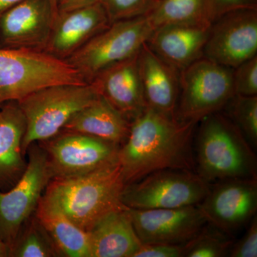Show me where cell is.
Returning a JSON list of instances; mask_svg holds the SVG:
<instances>
[{"instance_id": "1", "label": "cell", "mask_w": 257, "mask_h": 257, "mask_svg": "<svg viewBox=\"0 0 257 257\" xmlns=\"http://www.w3.org/2000/svg\"><path fill=\"white\" fill-rule=\"evenodd\" d=\"M197 124L147 107L130 124L127 139L118 152L125 184L157 171H192L195 165L192 143Z\"/></svg>"}, {"instance_id": "2", "label": "cell", "mask_w": 257, "mask_h": 257, "mask_svg": "<svg viewBox=\"0 0 257 257\" xmlns=\"http://www.w3.org/2000/svg\"><path fill=\"white\" fill-rule=\"evenodd\" d=\"M125 185L116 161L85 175L52 178L40 201L88 232L108 213L126 208L121 201Z\"/></svg>"}, {"instance_id": "3", "label": "cell", "mask_w": 257, "mask_h": 257, "mask_svg": "<svg viewBox=\"0 0 257 257\" xmlns=\"http://www.w3.org/2000/svg\"><path fill=\"white\" fill-rule=\"evenodd\" d=\"M201 121L195 147L198 175L209 183L256 178L253 148L231 120L218 111Z\"/></svg>"}, {"instance_id": "4", "label": "cell", "mask_w": 257, "mask_h": 257, "mask_svg": "<svg viewBox=\"0 0 257 257\" xmlns=\"http://www.w3.org/2000/svg\"><path fill=\"white\" fill-rule=\"evenodd\" d=\"M99 94L91 84L48 86L17 101L25 116L23 153L36 142L55 138L69 120Z\"/></svg>"}, {"instance_id": "5", "label": "cell", "mask_w": 257, "mask_h": 257, "mask_svg": "<svg viewBox=\"0 0 257 257\" xmlns=\"http://www.w3.org/2000/svg\"><path fill=\"white\" fill-rule=\"evenodd\" d=\"M62 84L88 83L65 60L46 52L0 47V106Z\"/></svg>"}, {"instance_id": "6", "label": "cell", "mask_w": 257, "mask_h": 257, "mask_svg": "<svg viewBox=\"0 0 257 257\" xmlns=\"http://www.w3.org/2000/svg\"><path fill=\"white\" fill-rule=\"evenodd\" d=\"M153 32L146 16L115 22L65 61L89 84L106 69L138 55Z\"/></svg>"}, {"instance_id": "7", "label": "cell", "mask_w": 257, "mask_h": 257, "mask_svg": "<svg viewBox=\"0 0 257 257\" xmlns=\"http://www.w3.org/2000/svg\"><path fill=\"white\" fill-rule=\"evenodd\" d=\"M234 69L206 57L179 72V93L175 116L181 121L198 123L220 111L235 96Z\"/></svg>"}, {"instance_id": "8", "label": "cell", "mask_w": 257, "mask_h": 257, "mask_svg": "<svg viewBox=\"0 0 257 257\" xmlns=\"http://www.w3.org/2000/svg\"><path fill=\"white\" fill-rule=\"evenodd\" d=\"M210 188L191 170H160L125 185L121 201L128 209H175L199 204Z\"/></svg>"}, {"instance_id": "9", "label": "cell", "mask_w": 257, "mask_h": 257, "mask_svg": "<svg viewBox=\"0 0 257 257\" xmlns=\"http://www.w3.org/2000/svg\"><path fill=\"white\" fill-rule=\"evenodd\" d=\"M52 178L45 150L32 147L26 168L17 184L9 192H0V240L10 250Z\"/></svg>"}, {"instance_id": "10", "label": "cell", "mask_w": 257, "mask_h": 257, "mask_svg": "<svg viewBox=\"0 0 257 257\" xmlns=\"http://www.w3.org/2000/svg\"><path fill=\"white\" fill-rule=\"evenodd\" d=\"M257 55V10H234L210 27L203 57L235 69Z\"/></svg>"}, {"instance_id": "11", "label": "cell", "mask_w": 257, "mask_h": 257, "mask_svg": "<svg viewBox=\"0 0 257 257\" xmlns=\"http://www.w3.org/2000/svg\"><path fill=\"white\" fill-rule=\"evenodd\" d=\"M45 147L53 178L77 177L118 161L119 147L99 139L62 133Z\"/></svg>"}, {"instance_id": "12", "label": "cell", "mask_w": 257, "mask_h": 257, "mask_svg": "<svg viewBox=\"0 0 257 257\" xmlns=\"http://www.w3.org/2000/svg\"><path fill=\"white\" fill-rule=\"evenodd\" d=\"M198 206L207 224L231 235L256 214V178L218 182Z\"/></svg>"}, {"instance_id": "13", "label": "cell", "mask_w": 257, "mask_h": 257, "mask_svg": "<svg viewBox=\"0 0 257 257\" xmlns=\"http://www.w3.org/2000/svg\"><path fill=\"white\" fill-rule=\"evenodd\" d=\"M143 244H184L207 224L197 205L175 209H128Z\"/></svg>"}, {"instance_id": "14", "label": "cell", "mask_w": 257, "mask_h": 257, "mask_svg": "<svg viewBox=\"0 0 257 257\" xmlns=\"http://www.w3.org/2000/svg\"><path fill=\"white\" fill-rule=\"evenodd\" d=\"M55 18L50 0H23L0 16V47L44 52Z\"/></svg>"}, {"instance_id": "15", "label": "cell", "mask_w": 257, "mask_h": 257, "mask_svg": "<svg viewBox=\"0 0 257 257\" xmlns=\"http://www.w3.org/2000/svg\"><path fill=\"white\" fill-rule=\"evenodd\" d=\"M109 25L101 3L59 13L44 52L66 60Z\"/></svg>"}, {"instance_id": "16", "label": "cell", "mask_w": 257, "mask_h": 257, "mask_svg": "<svg viewBox=\"0 0 257 257\" xmlns=\"http://www.w3.org/2000/svg\"><path fill=\"white\" fill-rule=\"evenodd\" d=\"M138 55L109 67L89 83L130 124L147 108L139 72Z\"/></svg>"}, {"instance_id": "17", "label": "cell", "mask_w": 257, "mask_h": 257, "mask_svg": "<svg viewBox=\"0 0 257 257\" xmlns=\"http://www.w3.org/2000/svg\"><path fill=\"white\" fill-rule=\"evenodd\" d=\"M211 25L163 27L155 30L146 43L179 72L204 56Z\"/></svg>"}, {"instance_id": "18", "label": "cell", "mask_w": 257, "mask_h": 257, "mask_svg": "<svg viewBox=\"0 0 257 257\" xmlns=\"http://www.w3.org/2000/svg\"><path fill=\"white\" fill-rule=\"evenodd\" d=\"M139 72L147 107L175 116L179 72L157 55L146 42L138 55Z\"/></svg>"}, {"instance_id": "19", "label": "cell", "mask_w": 257, "mask_h": 257, "mask_svg": "<svg viewBox=\"0 0 257 257\" xmlns=\"http://www.w3.org/2000/svg\"><path fill=\"white\" fill-rule=\"evenodd\" d=\"M88 234L91 257H134L143 245L134 228L128 208L108 213Z\"/></svg>"}, {"instance_id": "20", "label": "cell", "mask_w": 257, "mask_h": 257, "mask_svg": "<svg viewBox=\"0 0 257 257\" xmlns=\"http://www.w3.org/2000/svg\"><path fill=\"white\" fill-rule=\"evenodd\" d=\"M130 122L99 95L74 115L61 133L82 134L119 147L130 133Z\"/></svg>"}, {"instance_id": "21", "label": "cell", "mask_w": 257, "mask_h": 257, "mask_svg": "<svg viewBox=\"0 0 257 257\" xmlns=\"http://www.w3.org/2000/svg\"><path fill=\"white\" fill-rule=\"evenodd\" d=\"M25 116L17 101L0 106V184L20 179L27 163L23 159Z\"/></svg>"}, {"instance_id": "22", "label": "cell", "mask_w": 257, "mask_h": 257, "mask_svg": "<svg viewBox=\"0 0 257 257\" xmlns=\"http://www.w3.org/2000/svg\"><path fill=\"white\" fill-rule=\"evenodd\" d=\"M35 213V217L50 236L60 256L91 257L87 231L40 200Z\"/></svg>"}, {"instance_id": "23", "label": "cell", "mask_w": 257, "mask_h": 257, "mask_svg": "<svg viewBox=\"0 0 257 257\" xmlns=\"http://www.w3.org/2000/svg\"><path fill=\"white\" fill-rule=\"evenodd\" d=\"M154 31L172 25H211L208 0H157L145 15Z\"/></svg>"}, {"instance_id": "24", "label": "cell", "mask_w": 257, "mask_h": 257, "mask_svg": "<svg viewBox=\"0 0 257 257\" xmlns=\"http://www.w3.org/2000/svg\"><path fill=\"white\" fill-rule=\"evenodd\" d=\"M60 256L50 236L36 217L32 219L26 229L19 234L10 256Z\"/></svg>"}, {"instance_id": "25", "label": "cell", "mask_w": 257, "mask_h": 257, "mask_svg": "<svg viewBox=\"0 0 257 257\" xmlns=\"http://www.w3.org/2000/svg\"><path fill=\"white\" fill-rule=\"evenodd\" d=\"M234 241L231 235L217 228L204 226L195 236L184 243L186 257H221L228 256Z\"/></svg>"}, {"instance_id": "26", "label": "cell", "mask_w": 257, "mask_h": 257, "mask_svg": "<svg viewBox=\"0 0 257 257\" xmlns=\"http://www.w3.org/2000/svg\"><path fill=\"white\" fill-rule=\"evenodd\" d=\"M226 116L252 148L257 145V96L235 95L227 103Z\"/></svg>"}, {"instance_id": "27", "label": "cell", "mask_w": 257, "mask_h": 257, "mask_svg": "<svg viewBox=\"0 0 257 257\" xmlns=\"http://www.w3.org/2000/svg\"><path fill=\"white\" fill-rule=\"evenodd\" d=\"M157 0H101L109 23L145 16Z\"/></svg>"}, {"instance_id": "28", "label": "cell", "mask_w": 257, "mask_h": 257, "mask_svg": "<svg viewBox=\"0 0 257 257\" xmlns=\"http://www.w3.org/2000/svg\"><path fill=\"white\" fill-rule=\"evenodd\" d=\"M235 95L257 96V55L234 69Z\"/></svg>"}, {"instance_id": "29", "label": "cell", "mask_w": 257, "mask_h": 257, "mask_svg": "<svg viewBox=\"0 0 257 257\" xmlns=\"http://www.w3.org/2000/svg\"><path fill=\"white\" fill-rule=\"evenodd\" d=\"M229 256H257V219L253 216L247 231L238 242L233 243L230 249Z\"/></svg>"}, {"instance_id": "30", "label": "cell", "mask_w": 257, "mask_h": 257, "mask_svg": "<svg viewBox=\"0 0 257 257\" xmlns=\"http://www.w3.org/2000/svg\"><path fill=\"white\" fill-rule=\"evenodd\" d=\"M208 1H209L213 22L221 15L234 10L256 9L257 0H208Z\"/></svg>"}, {"instance_id": "31", "label": "cell", "mask_w": 257, "mask_h": 257, "mask_svg": "<svg viewBox=\"0 0 257 257\" xmlns=\"http://www.w3.org/2000/svg\"><path fill=\"white\" fill-rule=\"evenodd\" d=\"M184 244H143L134 257H183Z\"/></svg>"}, {"instance_id": "32", "label": "cell", "mask_w": 257, "mask_h": 257, "mask_svg": "<svg viewBox=\"0 0 257 257\" xmlns=\"http://www.w3.org/2000/svg\"><path fill=\"white\" fill-rule=\"evenodd\" d=\"M101 0H57V14L101 3Z\"/></svg>"}, {"instance_id": "33", "label": "cell", "mask_w": 257, "mask_h": 257, "mask_svg": "<svg viewBox=\"0 0 257 257\" xmlns=\"http://www.w3.org/2000/svg\"><path fill=\"white\" fill-rule=\"evenodd\" d=\"M23 0H0V16Z\"/></svg>"}, {"instance_id": "34", "label": "cell", "mask_w": 257, "mask_h": 257, "mask_svg": "<svg viewBox=\"0 0 257 257\" xmlns=\"http://www.w3.org/2000/svg\"><path fill=\"white\" fill-rule=\"evenodd\" d=\"M10 249L8 245L0 240V257L10 256Z\"/></svg>"}, {"instance_id": "35", "label": "cell", "mask_w": 257, "mask_h": 257, "mask_svg": "<svg viewBox=\"0 0 257 257\" xmlns=\"http://www.w3.org/2000/svg\"><path fill=\"white\" fill-rule=\"evenodd\" d=\"M50 4L52 5V9L55 13V16L57 15V0H50Z\"/></svg>"}]
</instances>
